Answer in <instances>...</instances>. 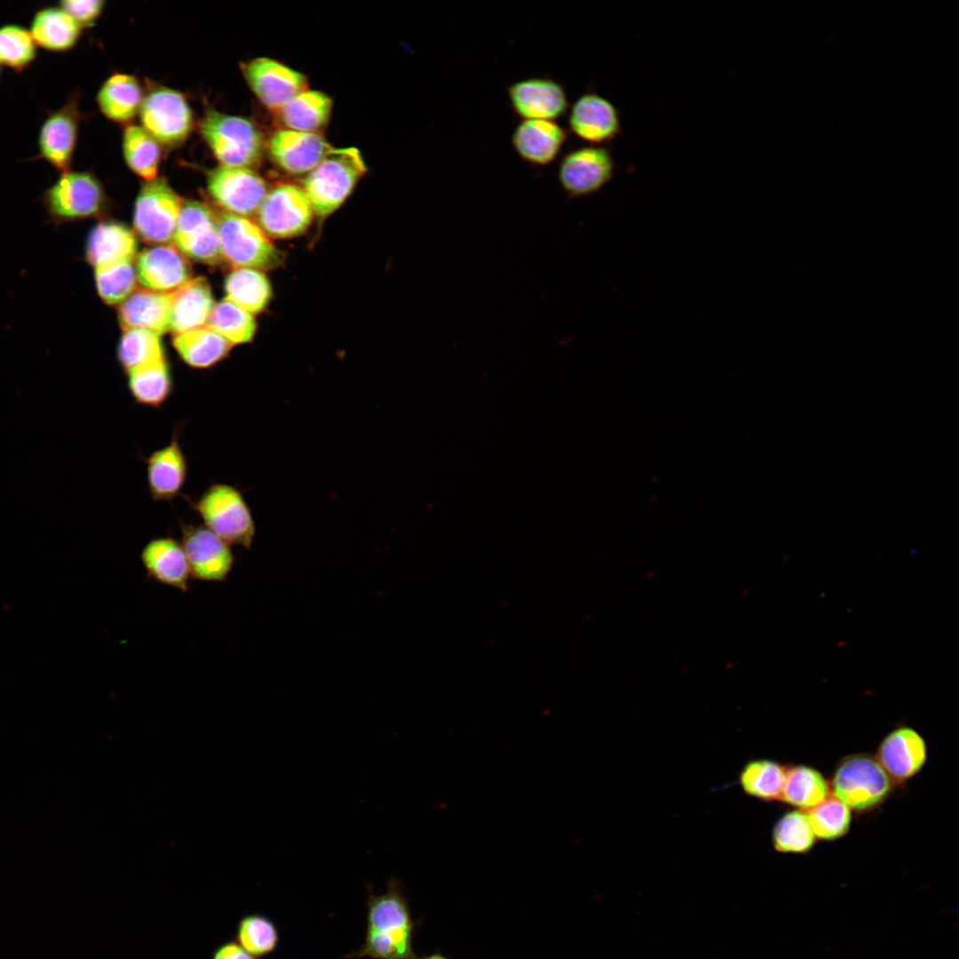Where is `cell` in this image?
I'll return each mask as SVG.
<instances>
[{
	"label": "cell",
	"mask_w": 959,
	"mask_h": 959,
	"mask_svg": "<svg viewBox=\"0 0 959 959\" xmlns=\"http://www.w3.org/2000/svg\"><path fill=\"white\" fill-rule=\"evenodd\" d=\"M365 939L347 959H416L413 939L416 926L408 902L398 880L392 878L385 892L376 894L368 886Z\"/></svg>",
	"instance_id": "obj_1"
},
{
	"label": "cell",
	"mask_w": 959,
	"mask_h": 959,
	"mask_svg": "<svg viewBox=\"0 0 959 959\" xmlns=\"http://www.w3.org/2000/svg\"><path fill=\"white\" fill-rule=\"evenodd\" d=\"M367 170L359 149L333 147L303 181L313 212L327 217L336 211Z\"/></svg>",
	"instance_id": "obj_2"
},
{
	"label": "cell",
	"mask_w": 959,
	"mask_h": 959,
	"mask_svg": "<svg viewBox=\"0 0 959 959\" xmlns=\"http://www.w3.org/2000/svg\"><path fill=\"white\" fill-rule=\"evenodd\" d=\"M189 503L203 526L230 545L250 550L256 535L251 511L235 487L216 482Z\"/></svg>",
	"instance_id": "obj_3"
},
{
	"label": "cell",
	"mask_w": 959,
	"mask_h": 959,
	"mask_svg": "<svg viewBox=\"0 0 959 959\" xmlns=\"http://www.w3.org/2000/svg\"><path fill=\"white\" fill-rule=\"evenodd\" d=\"M201 132L222 166L250 169L261 161L264 139L248 119L211 109L202 120Z\"/></svg>",
	"instance_id": "obj_4"
},
{
	"label": "cell",
	"mask_w": 959,
	"mask_h": 959,
	"mask_svg": "<svg viewBox=\"0 0 959 959\" xmlns=\"http://www.w3.org/2000/svg\"><path fill=\"white\" fill-rule=\"evenodd\" d=\"M39 201L47 222L60 225L99 215L105 204V193L99 180L91 171L67 170L41 194Z\"/></svg>",
	"instance_id": "obj_5"
},
{
	"label": "cell",
	"mask_w": 959,
	"mask_h": 959,
	"mask_svg": "<svg viewBox=\"0 0 959 959\" xmlns=\"http://www.w3.org/2000/svg\"><path fill=\"white\" fill-rule=\"evenodd\" d=\"M222 258L236 268L271 269L282 256L266 233L248 218L228 212L216 216Z\"/></svg>",
	"instance_id": "obj_6"
},
{
	"label": "cell",
	"mask_w": 959,
	"mask_h": 959,
	"mask_svg": "<svg viewBox=\"0 0 959 959\" xmlns=\"http://www.w3.org/2000/svg\"><path fill=\"white\" fill-rule=\"evenodd\" d=\"M892 781L877 759L857 754L844 759L835 771L831 789L833 796L849 809L871 810L890 794Z\"/></svg>",
	"instance_id": "obj_7"
},
{
	"label": "cell",
	"mask_w": 959,
	"mask_h": 959,
	"mask_svg": "<svg viewBox=\"0 0 959 959\" xmlns=\"http://www.w3.org/2000/svg\"><path fill=\"white\" fill-rule=\"evenodd\" d=\"M615 162L603 146H585L567 152L559 165L558 180L568 199L596 194L613 178Z\"/></svg>",
	"instance_id": "obj_8"
},
{
	"label": "cell",
	"mask_w": 959,
	"mask_h": 959,
	"mask_svg": "<svg viewBox=\"0 0 959 959\" xmlns=\"http://www.w3.org/2000/svg\"><path fill=\"white\" fill-rule=\"evenodd\" d=\"M139 116L142 128L166 146L183 142L192 130L193 114L186 98L170 88L157 87L147 93Z\"/></svg>",
	"instance_id": "obj_9"
},
{
	"label": "cell",
	"mask_w": 959,
	"mask_h": 959,
	"mask_svg": "<svg viewBox=\"0 0 959 959\" xmlns=\"http://www.w3.org/2000/svg\"><path fill=\"white\" fill-rule=\"evenodd\" d=\"M257 214L266 234L283 239L304 234L314 212L301 186L282 183L267 192Z\"/></svg>",
	"instance_id": "obj_10"
},
{
	"label": "cell",
	"mask_w": 959,
	"mask_h": 959,
	"mask_svg": "<svg viewBox=\"0 0 959 959\" xmlns=\"http://www.w3.org/2000/svg\"><path fill=\"white\" fill-rule=\"evenodd\" d=\"M182 201L160 178L147 181L137 197L134 226L147 242L173 241Z\"/></svg>",
	"instance_id": "obj_11"
},
{
	"label": "cell",
	"mask_w": 959,
	"mask_h": 959,
	"mask_svg": "<svg viewBox=\"0 0 959 959\" xmlns=\"http://www.w3.org/2000/svg\"><path fill=\"white\" fill-rule=\"evenodd\" d=\"M78 102L79 92L74 91L60 107L47 111L38 132V154L33 159H43L59 173L72 165L83 119Z\"/></svg>",
	"instance_id": "obj_12"
},
{
	"label": "cell",
	"mask_w": 959,
	"mask_h": 959,
	"mask_svg": "<svg viewBox=\"0 0 959 959\" xmlns=\"http://www.w3.org/2000/svg\"><path fill=\"white\" fill-rule=\"evenodd\" d=\"M180 535L191 578L210 583L226 581L235 564L230 544L203 525L181 523Z\"/></svg>",
	"instance_id": "obj_13"
},
{
	"label": "cell",
	"mask_w": 959,
	"mask_h": 959,
	"mask_svg": "<svg viewBox=\"0 0 959 959\" xmlns=\"http://www.w3.org/2000/svg\"><path fill=\"white\" fill-rule=\"evenodd\" d=\"M214 201L228 213L248 218L258 213L266 194L264 178L250 169L220 166L207 176Z\"/></svg>",
	"instance_id": "obj_14"
},
{
	"label": "cell",
	"mask_w": 959,
	"mask_h": 959,
	"mask_svg": "<svg viewBox=\"0 0 959 959\" xmlns=\"http://www.w3.org/2000/svg\"><path fill=\"white\" fill-rule=\"evenodd\" d=\"M173 242L195 261L213 265L222 259L216 216L200 202H181Z\"/></svg>",
	"instance_id": "obj_15"
},
{
	"label": "cell",
	"mask_w": 959,
	"mask_h": 959,
	"mask_svg": "<svg viewBox=\"0 0 959 959\" xmlns=\"http://www.w3.org/2000/svg\"><path fill=\"white\" fill-rule=\"evenodd\" d=\"M242 73L257 98L274 113L308 89L304 74L270 58L259 57L242 64Z\"/></svg>",
	"instance_id": "obj_16"
},
{
	"label": "cell",
	"mask_w": 959,
	"mask_h": 959,
	"mask_svg": "<svg viewBox=\"0 0 959 959\" xmlns=\"http://www.w3.org/2000/svg\"><path fill=\"white\" fill-rule=\"evenodd\" d=\"M506 91L512 111L524 120L554 121L569 107L564 86L550 77L519 80Z\"/></svg>",
	"instance_id": "obj_17"
},
{
	"label": "cell",
	"mask_w": 959,
	"mask_h": 959,
	"mask_svg": "<svg viewBox=\"0 0 959 959\" xmlns=\"http://www.w3.org/2000/svg\"><path fill=\"white\" fill-rule=\"evenodd\" d=\"M568 126L572 133L593 146L610 143L622 132L616 107L601 95L587 91L570 108Z\"/></svg>",
	"instance_id": "obj_18"
},
{
	"label": "cell",
	"mask_w": 959,
	"mask_h": 959,
	"mask_svg": "<svg viewBox=\"0 0 959 959\" xmlns=\"http://www.w3.org/2000/svg\"><path fill=\"white\" fill-rule=\"evenodd\" d=\"M332 148L321 134L285 129L274 131L268 141L273 162L283 171L295 175L309 173Z\"/></svg>",
	"instance_id": "obj_19"
},
{
	"label": "cell",
	"mask_w": 959,
	"mask_h": 959,
	"mask_svg": "<svg viewBox=\"0 0 959 959\" xmlns=\"http://www.w3.org/2000/svg\"><path fill=\"white\" fill-rule=\"evenodd\" d=\"M139 557L149 580L188 591L191 574L180 541L171 535L153 538L143 546Z\"/></svg>",
	"instance_id": "obj_20"
},
{
	"label": "cell",
	"mask_w": 959,
	"mask_h": 959,
	"mask_svg": "<svg viewBox=\"0 0 959 959\" xmlns=\"http://www.w3.org/2000/svg\"><path fill=\"white\" fill-rule=\"evenodd\" d=\"M177 427L166 446L145 460L150 495L156 502H170L182 491L187 477V463L179 443Z\"/></svg>",
	"instance_id": "obj_21"
},
{
	"label": "cell",
	"mask_w": 959,
	"mask_h": 959,
	"mask_svg": "<svg viewBox=\"0 0 959 959\" xmlns=\"http://www.w3.org/2000/svg\"><path fill=\"white\" fill-rule=\"evenodd\" d=\"M136 269L139 282L158 292H171L191 279L186 259L170 245L142 251L138 257Z\"/></svg>",
	"instance_id": "obj_22"
},
{
	"label": "cell",
	"mask_w": 959,
	"mask_h": 959,
	"mask_svg": "<svg viewBox=\"0 0 959 959\" xmlns=\"http://www.w3.org/2000/svg\"><path fill=\"white\" fill-rule=\"evenodd\" d=\"M877 761L892 779L902 781L917 773L926 760V746L914 729L900 727L888 734L877 750Z\"/></svg>",
	"instance_id": "obj_23"
},
{
	"label": "cell",
	"mask_w": 959,
	"mask_h": 959,
	"mask_svg": "<svg viewBox=\"0 0 959 959\" xmlns=\"http://www.w3.org/2000/svg\"><path fill=\"white\" fill-rule=\"evenodd\" d=\"M567 137V131L554 121L523 120L512 133L511 145L526 162L546 166L559 154Z\"/></svg>",
	"instance_id": "obj_24"
},
{
	"label": "cell",
	"mask_w": 959,
	"mask_h": 959,
	"mask_svg": "<svg viewBox=\"0 0 959 959\" xmlns=\"http://www.w3.org/2000/svg\"><path fill=\"white\" fill-rule=\"evenodd\" d=\"M136 251L134 234L119 223H99L86 239L85 259L94 270L133 262Z\"/></svg>",
	"instance_id": "obj_25"
},
{
	"label": "cell",
	"mask_w": 959,
	"mask_h": 959,
	"mask_svg": "<svg viewBox=\"0 0 959 959\" xmlns=\"http://www.w3.org/2000/svg\"><path fill=\"white\" fill-rule=\"evenodd\" d=\"M214 300L203 277L191 278L170 292V330L175 334L207 326Z\"/></svg>",
	"instance_id": "obj_26"
},
{
	"label": "cell",
	"mask_w": 959,
	"mask_h": 959,
	"mask_svg": "<svg viewBox=\"0 0 959 959\" xmlns=\"http://www.w3.org/2000/svg\"><path fill=\"white\" fill-rule=\"evenodd\" d=\"M123 329H141L162 335L170 330V292L148 289L132 291L118 311Z\"/></svg>",
	"instance_id": "obj_27"
},
{
	"label": "cell",
	"mask_w": 959,
	"mask_h": 959,
	"mask_svg": "<svg viewBox=\"0 0 959 959\" xmlns=\"http://www.w3.org/2000/svg\"><path fill=\"white\" fill-rule=\"evenodd\" d=\"M29 31L37 46L52 52H65L77 44L82 27L59 5H49L35 12Z\"/></svg>",
	"instance_id": "obj_28"
},
{
	"label": "cell",
	"mask_w": 959,
	"mask_h": 959,
	"mask_svg": "<svg viewBox=\"0 0 959 959\" xmlns=\"http://www.w3.org/2000/svg\"><path fill=\"white\" fill-rule=\"evenodd\" d=\"M332 107V99L327 94L307 89L291 99L276 114L282 129L320 134L329 121Z\"/></svg>",
	"instance_id": "obj_29"
},
{
	"label": "cell",
	"mask_w": 959,
	"mask_h": 959,
	"mask_svg": "<svg viewBox=\"0 0 959 959\" xmlns=\"http://www.w3.org/2000/svg\"><path fill=\"white\" fill-rule=\"evenodd\" d=\"M128 390L136 403L153 408L162 406L173 392L166 357L139 365L126 372Z\"/></svg>",
	"instance_id": "obj_30"
},
{
	"label": "cell",
	"mask_w": 959,
	"mask_h": 959,
	"mask_svg": "<svg viewBox=\"0 0 959 959\" xmlns=\"http://www.w3.org/2000/svg\"><path fill=\"white\" fill-rule=\"evenodd\" d=\"M143 101L141 86L136 77L126 74L109 76L97 95L99 108L108 119L126 123L139 112Z\"/></svg>",
	"instance_id": "obj_31"
},
{
	"label": "cell",
	"mask_w": 959,
	"mask_h": 959,
	"mask_svg": "<svg viewBox=\"0 0 959 959\" xmlns=\"http://www.w3.org/2000/svg\"><path fill=\"white\" fill-rule=\"evenodd\" d=\"M172 341L180 358L194 369H207L217 364L233 346L208 326L175 334Z\"/></svg>",
	"instance_id": "obj_32"
},
{
	"label": "cell",
	"mask_w": 959,
	"mask_h": 959,
	"mask_svg": "<svg viewBox=\"0 0 959 959\" xmlns=\"http://www.w3.org/2000/svg\"><path fill=\"white\" fill-rule=\"evenodd\" d=\"M225 289L227 300L251 314L264 310L272 296L266 276L252 268L234 269L226 280Z\"/></svg>",
	"instance_id": "obj_33"
},
{
	"label": "cell",
	"mask_w": 959,
	"mask_h": 959,
	"mask_svg": "<svg viewBox=\"0 0 959 959\" xmlns=\"http://www.w3.org/2000/svg\"><path fill=\"white\" fill-rule=\"evenodd\" d=\"M828 785L817 770L796 765L786 768L785 783L781 800L789 804L811 809L829 795Z\"/></svg>",
	"instance_id": "obj_34"
},
{
	"label": "cell",
	"mask_w": 959,
	"mask_h": 959,
	"mask_svg": "<svg viewBox=\"0 0 959 959\" xmlns=\"http://www.w3.org/2000/svg\"><path fill=\"white\" fill-rule=\"evenodd\" d=\"M786 768L768 759L748 762L739 776L743 791L763 801L781 800Z\"/></svg>",
	"instance_id": "obj_35"
},
{
	"label": "cell",
	"mask_w": 959,
	"mask_h": 959,
	"mask_svg": "<svg viewBox=\"0 0 959 959\" xmlns=\"http://www.w3.org/2000/svg\"><path fill=\"white\" fill-rule=\"evenodd\" d=\"M124 159L129 168L147 181L155 178L161 159L159 143L142 127L129 125L123 138Z\"/></svg>",
	"instance_id": "obj_36"
},
{
	"label": "cell",
	"mask_w": 959,
	"mask_h": 959,
	"mask_svg": "<svg viewBox=\"0 0 959 959\" xmlns=\"http://www.w3.org/2000/svg\"><path fill=\"white\" fill-rule=\"evenodd\" d=\"M207 326L233 345L250 342L257 328L251 313L226 298L214 305Z\"/></svg>",
	"instance_id": "obj_37"
},
{
	"label": "cell",
	"mask_w": 959,
	"mask_h": 959,
	"mask_svg": "<svg viewBox=\"0 0 959 959\" xmlns=\"http://www.w3.org/2000/svg\"><path fill=\"white\" fill-rule=\"evenodd\" d=\"M236 942L256 958L273 952L279 943V931L274 923L261 914L242 917L236 927Z\"/></svg>",
	"instance_id": "obj_38"
},
{
	"label": "cell",
	"mask_w": 959,
	"mask_h": 959,
	"mask_svg": "<svg viewBox=\"0 0 959 959\" xmlns=\"http://www.w3.org/2000/svg\"><path fill=\"white\" fill-rule=\"evenodd\" d=\"M36 56L37 45L29 29L15 23L0 26V65L21 73Z\"/></svg>",
	"instance_id": "obj_39"
},
{
	"label": "cell",
	"mask_w": 959,
	"mask_h": 959,
	"mask_svg": "<svg viewBox=\"0 0 959 959\" xmlns=\"http://www.w3.org/2000/svg\"><path fill=\"white\" fill-rule=\"evenodd\" d=\"M815 842L806 812L792 811L785 813L773 827V844L780 852L804 853Z\"/></svg>",
	"instance_id": "obj_40"
},
{
	"label": "cell",
	"mask_w": 959,
	"mask_h": 959,
	"mask_svg": "<svg viewBox=\"0 0 959 959\" xmlns=\"http://www.w3.org/2000/svg\"><path fill=\"white\" fill-rule=\"evenodd\" d=\"M162 357L165 353L160 335L141 329L124 330L118 346V359L125 372Z\"/></svg>",
	"instance_id": "obj_41"
},
{
	"label": "cell",
	"mask_w": 959,
	"mask_h": 959,
	"mask_svg": "<svg viewBox=\"0 0 959 959\" xmlns=\"http://www.w3.org/2000/svg\"><path fill=\"white\" fill-rule=\"evenodd\" d=\"M814 836L820 839L834 840L846 834L851 824V811L835 796L806 811Z\"/></svg>",
	"instance_id": "obj_42"
},
{
	"label": "cell",
	"mask_w": 959,
	"mask_h": 959,
	"mask_svg": "<svg viewBox=\"0 0 959 959\" xmlns=\"http://www.w3.org/2000/svg\"><path fill=\"white\" fill-rule=\"evenodd\" d=\"M137 270L133 262L95 270V283L101 299L108 305L122 303L133 291Z\"/></svg>",
	"instance_id": "obj_43"
},
{
	"label": "cell",
	"mask_w": 959,
	"mask_h": 959,
	"mask_svg": "<svg viewBox=\"0 0 959 959\" xmlns=\"http://www.w3.org/2000/svg\"><path fill=\"white\" fill-rule=\"evenodd\" d=\"M59 6L81 27L90 28L101 14L105 2L101 0H62Z\"/></svg>",
	"instance_id": "obj_44"
},
{
	"label": "cell",
	"mask_w": 959,
	"mask_h": 959,
	"mask_svg": "<svg viewBox=\"0 0 959 959\" xmlns=\"http://www.w3.org/2000/svg\"><path fill=\"white\" fill-rule=\"evenodd\" d=\"M211 959H258L246 952L236 941L220 944L212 953Z\"/></svg>",
	"instance_id": "obj_45"
},
{
	"label": "cell",
	"mask_w": 959,
	"mask_h": 959,
	"mask_svg": "<svg viewBox=\"0 0 959 959\" xmlns=\"http://www.w3.org/2000/svg\"><path fill=\"white\" fill-rule=\"evenodd\" d=\"M416 959H449L440 952H435Z\"/></svg>",
	"instance_id": "obj_46"
}]
</instances>
